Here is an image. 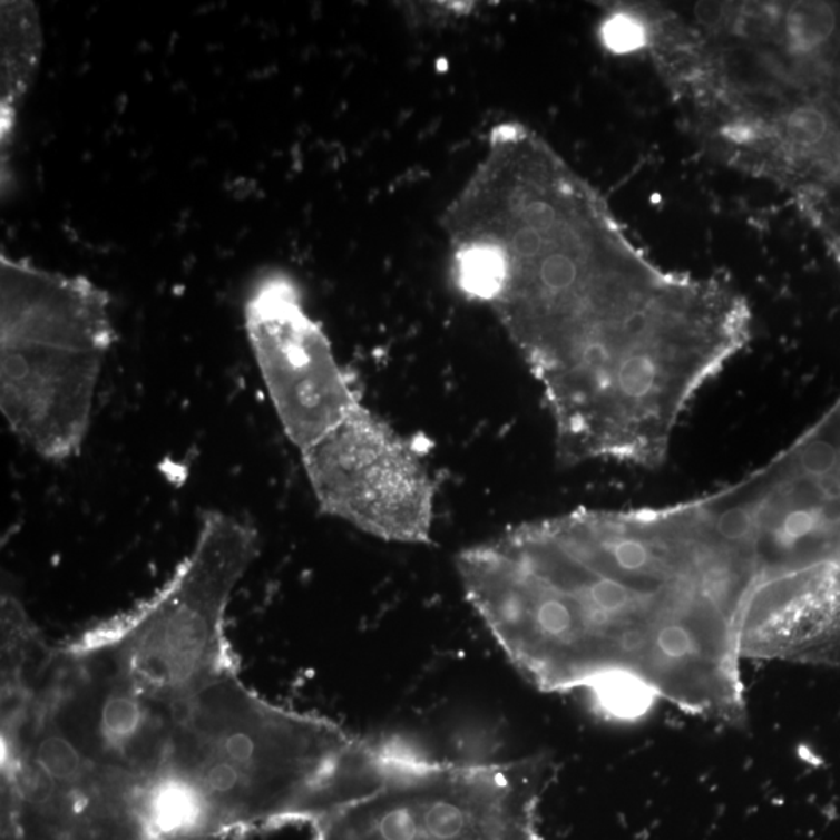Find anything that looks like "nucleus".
<instances>
[{
	"label": "nucleus",
	"instance_id": "f257e3e1",
	"mask_svg": "<svg viewBox=\"0 0 840 840\" xmlns=\"http://www.w3.org/2000/svg\"><path fill=\"white\" fill-rule=\"evenodd\" d=\"M443 227L458 289L492 309L540 384L564 466L661 467L690 403L751 340L743 294L658 266L518 121L490 129Z\"/></svg>",
	"mask_w": 840,
	"mask_h": 840
},
{
	"label": "nucleus",
	"instance_id": "f03ea898",
	"mask_svg": "<svg viewBox=\"0 0 840 840\" xmlns=\"http://www.w3.org/2000/svg\"><path fill=\"white\" fill-rule=\"evenodd\" d=\"M457 568L536 688L596 701L635 683L705 720L748 724L743 596L696 500L529 521L466 548Z\"/></svg>",
	"mask_w": 840,
	"mask_h": 840
},
{
	"label": "nucleus",
	"instance_id": "7ed1b4c3",
	"mask_svg": "<svg viewBox=\"0 0 840 840\" xmlns=\"http://www.w3.org/2000/svg\"><path fill=\"white\" fill-rule=\"evenodd\" d=\"M116 340L101 286L0 255V410L38 457L80 455Z\"/></svg>",
	"mask_w": 840,
	"mask_h": 840
},
{
	"label": "nucleus",
	"instance_id": "20e7f679",
	"mask_svg": "<svg viewBox=\"0 0 840 840\" xmlns=\"http://www.w3.org/2000/svg\"><path fill=\"white\" fill-rule=\"evenodd\" d=\"M257 551L253 525L207 512L194 548L166 586L69 643L140 696L167 702L198 696L237 671L226 637L227 608Z\"/></svg>",
	"mask_w": 840,
	"mask_h": 840
},
{
	"label": "nucleus",
	"instance_id": "39448f33",
	"mask_svg": "<svg viewBox=\"0 0 840 840\" xmlns=\"http://www.w3.org/2000/svg\"><path fill=\"white\" fill-rule=\"evenodd\" d=\"M553 758L451 764L398 744L379 787L313 823L315 840H544Z\"/></svg>",
	"mask_w": 840,
	"mask_h": 840
},
{
	"label": "nucleus",
	"instance_id": "423d86ee",
	"mask_svg": "<svg viewBox=\"0 0 840 840\" xmlns=\"http://www.w3.org/2000/svg\"><path fill=\"white\" fill-rule=\"evenodd\" d=\"M321 510L377 539L427 545L434 521V481L413 443L359 406L301 450Z\"/></svg>",
	"mask_w": 840,
	"mask_h": 840
},
{
	"label": "nucleus",
	"instance_id": "0eeeda50",
	"mask_svg": "<svg viewBox=\"0 0 840 840\" xmlns=\"http://www.w3.org/2000/svg\"><path fill=\"white\" fill-rule=\"evenodd\" d=\"M243 325L274 413L300 451L361 406L289 273L263 270L255 276L243 302Z\"/></svg>",
	"mask_w": 840,
	"mask_h": 840
},
{
	"label": "nucleus",
	"instance_id": "6e6552de",
	"mask_svg": "<svg viewBox=\"0 0 840 840\" xmlns=\"http://www.w3.org/2000/svg\"><path fill=\"white\" fill-rule=\"evenodd\" d=\"M45 52V31L37 3L0 2V147L2 159L13 144L19 114Z\"/></svg>",
	"mask_w": 840,
	"mask_h": 840
}]
</instances>
